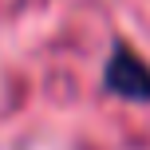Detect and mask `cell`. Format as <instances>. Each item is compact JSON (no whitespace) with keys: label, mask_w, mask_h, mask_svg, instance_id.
Wrapping results in <instances>:
<instances>
[{"label":"cell","mask_w":150,"mask_h":150,"mask_svg":"<svg viewBox=\"0 0 150 150\" xmlns=\"http://www.w3.org/2000/svg\"><path fill=\"white\" fill-rule=\"evenodd\" d=\"M103 87L119 99H130V103H150V63L130 44L115 40L111 55L103 63Z\"/></svg>","instance_id":"obj_1"}]
</instances>
